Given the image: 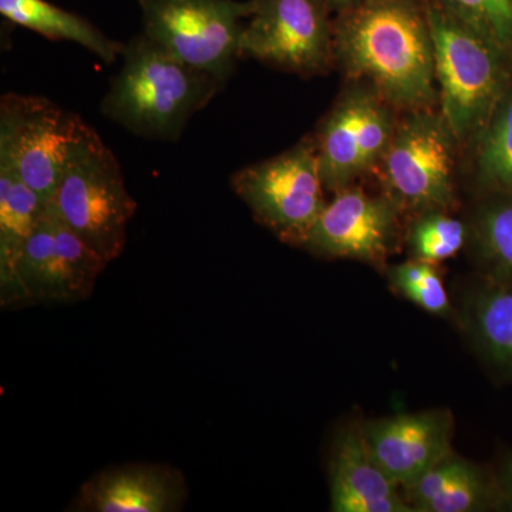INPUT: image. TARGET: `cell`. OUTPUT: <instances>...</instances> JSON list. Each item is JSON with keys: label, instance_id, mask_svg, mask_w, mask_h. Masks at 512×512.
<instances>
[{"label": "cell", "instance_id": "cell-5", "mask_svg": "<svg viewBox=\"0 0 512 512\" xmlns=\"http://www.w3.org/2000/svg\"><path fill=\"white\" fill-rule=\"evenodd\" d=\"M138 5L148 37L188 66L227 82L241 57L249 0H138Z\"/></svg>", "mask_w": 512, "mask_h": 512}, {"label": "cell", "instance_id": "cell-16", "mask_svg": "<svg viewBox=\"0 0 512 512\" xmlns=\"http://www.w3.org/2000/svg\"><path fill=\"white\" fill-rule=\"evenodd\" d=\"M47 204L32 188L9 171L0 170V302L2 306L29 303L18 275V262Z\"/></svg>", "mask_w": 512, "mask_h": 512}, {"label": "cell", "instance_id": "cell-18", "mask_svg": "<svg viewBox=\"0 0 512 512\" xmlns=\"http://www.w3.org/2000/svg\"><path fill=\"white\" fill-rule=\"evenodd\" d=\"M476 146L481 184L497 194H512V80Z\"/></svg>", "mask_w": 512, "mask_h": 512}, {"label": "cell", "instance_id": "cell-2", "mask_svg": "<svg viewBox=\"0 0 512 512\" xmlns=\"http://www.w3.org/2000/svg\"><path fill=\"white\" fill-rule=\"evenodd\" d=\"M120 57L119 73L111 80L100 110L107 120L138 137L178 141L191 117L224 86L144 32L124 45Z\"/></svg>", "mask_w": 512, "mask_h": 512}, {"label": "cell", "instance_id": "cell-3", "mask_svg": "<svg viewBox=\"0 0 512 512\" xmlns=\"http://www.w3.org/2000/svg\"><path fill=\"white\" fill-rule=\"evenodd\" d=\"M426 3L440 113L458 143H471L510 86L511 55L440 0Z\"/></svg>", "mask_w": 512, "mask_h": 512}, {"label": "cell", "instance_id": "cell-13", "mask_svg": "<svg viewBox=\"0 0 512 512\" xmlns=\"http://www.w3.org/2000/svg\"><path fill=\"white\" fill-rule=\"evenodd\" d=\"M362 429L373 460L396 487H412L453 454V421L439 410L369 421Z\"/></svg>", "mask_w": 512, "mask_h": 512}, {"label": "cell", "instance_id": "cell-22", "mask_svg": "<svg viewBox=\"0 0 512 512\" xmlns=\"http://www.w3.org/2000/svg\"><path fill=\"white\" fill-rule=\"evenodd\" d=\"M500 501L497 484L476 464L464 461L460 473L446 490L430 501L421 512H477Z\"/></svg>", "mask_w": 512, "mask_h": 512}, {"label": "cell", "instance_id": "cell-19", "mask_svg": "<svg viewBox=\"0 0 512 512\" xmlns=\"http://www.w3.org/2000/svg\"><path fill=\"white\" fill-rule=\"evenodd\" d=\"M473 329L491 362L512 372V286L495 282L477 296Z\"/></svg>", "mask_w": 512, "mask_h": 512}, {"label": "cell", "instance_id": "cell-11", "mask_svg": "<svg viewBox=\"0 0 512 512\" xmlns=\"http://www.w3.org/2000/svg\"><path fill=\"white\" fill-rule=\"evenodd\" d=\"M107 265L60 220L49 202L22 249L18 275L29 303H77L92 295Z\"/></svg>", "mask_w": 512, "mask_h": 512}, {"label": "cell", "instance_id": "cell-12", "mask_svg": "<svg viewBox=\"0 0 512 512\" xmlns=\"http://www.w3.org/2000/svg\"><path fill=\"white\" fill-rule=\"evenodd\" d=\"M402 205L389 194L343 188L326 202L301 247L325 258H348L379 264L392 251Z\"/></svg>", "mask_w": 512, "mask_h": 512}, {"label": "cell", "instance_id": "cell-17", "mask_svg": "<svg viewBox=\"0 0 512 512\" xmlns=\"http://www.w3.org/2000/svg\"><path fill=\"white\" fill-rule=\"evenodd\" d=\"M0 13L9 22L33 30L46 39L83 46L104 63L116 62L124 49V43L104 35L90 20L47 0H0Z\"/></svg>", "mask_w": 512, "mask_h": 512}, {"label": "cell", "instance_id": "cell-14", "mask_svg": "<svg viewBox=\"0 0 512 512\" xmlns=\"http://www.w3.org/2000/svg\"><path fill=\"white\" fill-rule=\"evenodd\" d=\"M188 497L181 471L164 464H124L94 474L80 488L74 511L175 512Z\"/></svg>", "mask_w": 512, "mask_h": 512}, {"label": "cell", "instance_id": "cell-10", "mask_svg": "<svg viewBox=\"0 0 512 512\" xmlns=\"http://www.w3.org/2000/svg\"><path fill=\"white\" fill-rule=\"evenodd\" d=\"M241 57L299 76L325 73L335 62L326 0H249Z\"/></svg>", "mask_w": 512, "mask_h": 512}, {"label": "cell", "instance_id": "cell-7", "mask_svg": "<svg viewBox=\"0 0 512 512\" xmlns=\"http://www.w3.org/2000/svg\"><path fill=\"white\" fill-rule=\"evenodd\" d=\"M231 185L255 221L286 244L301 245L326 205L325 185L309 137L278 156L237 171Z\"/></svg>", "mask_w": 512, "mask_h": 512}, {"label": "cell", "instance_id": "cell-26", "mask_svg": "<svg viewBox=\"0 0 512 512\" xmlns=\"http://www.w3.org/2000/svg\"><path fill=\"white\" fill-rule=\"evenodd\" d=\"M328 2L330 10L335 13L342 12V10H346L349 8H353L357 3L362 2V0H326Z\"/></svg>", "mask_w": 512, "mask_h": 512}, {"label": "cell", "instance_id": "cell-24", "mask_svg": "<svg viewBox=\"0 0 512 512\" xmlns=\"http://www.w3.org/2000/svg\"><path fill=\"white\" fill-rule=\"evenodd\" d=\"M512 56V0H440Z\"/></svg>", "mask_w": 512, "mask_h": 512}, {"label": "cell", "instance_id": "cell-21", "mask_svg": "<svg viewBox=\"0 0 512 512\" xmlns=\"http://www.w3.org/2000/svg\"><path fill=\"white\" fill-rule=\"evenodd\" d=\"M467 235L466 225L446 212H421L410 231V248L414 259L436 265L457 255L466 244Z\"/></svg>", "mask_w": 512, "mask_h": 512}, {"label": "cell", "instance_id": "cell-20", "mask_svg": "<svg viewBox=\"0 0 512 512\" xmlns=\"http://www.w3.org/2000/svg\"><path fill=\"white\" fill-rule=\"evenodd\" d=\"M477 242L497 284L512 286V194H498L481 208Z\"/></svg>", "mask_w": 512, "mask_h": 512}, {"label": "cell", "instance_id": "cell-6", "mask_svg": "<svg viewBox=\"0 0 512 512\" xmlns=\"http://www.w3.org/2000/svg\"><path fill=\"white\" fill-rule=\"evenodd\" d=\"M456 136L443 114L407 111L377 165L387 194L402 208L447 210L456 201Z\"/></svg>", "mask_w": 512, "mask_h": 512}, {"label": "cell", "instance_id": "cell-4", "mask_svg": "<svg viewBox=\"0 0 512 512\" xmlns=\"http://www.w3.org/2000/svg\"><path fill=\"white\" fill-rule=\"evenodd\" d=\"M50 205L104 261L123 254L137 204L119 161L89 124L70 148Z\"/></svg>", "mask_w": 512, "mask_h": 512}, {"label": "cell", "instance_id": "cell-9", "mask_svg": "<svg viewBox=\"0 0 512 512\" xmlns=\"http://www.w3.org/2000/svg\"><path fill=\"white\" fill-rule=\"evenodd\" d=\"M393 110L369 84L340 96L312 137L326 190L338 192L376 170L396 128Z\"/></svg>", "mask_w": 512, "mask_h": 512}, {"label": "cell", "instance_id": "cell-8", "mask_svg": "<svg viewBox=\"0 0 512 512\" xmlns=\"http://www.w3.org/2000/svg\"><path fill=\"white\" fill-rule=\"evenodd\" d=\"M82 117L30 94L0 99V170L9 171L46 202L62 177L70 148L82 136Z\"/></svg>", "mask_w": 512, "mask_h": 512}, {"label": "cell", "instance_id": "cell-23", "mask_svg": "<svg viewBox=\"0 0 512 512\" xmlns=\"http://www.w3.org/2000/svg\"><path fill=\"white\" fill-rule=\"evenodd\" d=\"M389 279L397 292L424 311L433 315H447L450 311V301L443 279L433 264L412 259L394 265L390 269Z\"/></svg>", "mask_w": 512, "mask_h": 512}, {"label": "cell", "instance_id": "cell-1", "mask_svg": "<svg viewBox=\"0 0 512 512\" xmlns=\"http://www.w3.org/2000/svg\"><path fill=\"white\" fill-rule=\"evenodd\" d=\"M333 50L346 74L394 109L439 103L426 0H362L342 10L333 20Z\"/></svg>", "mask_w": 512, "mask_h": 512}, {"label": "cell", "instance_id": "cell-15", "mask_svg": "<svg viewBox=\"0 0 512 512\" xmlns=\"http://www.w3.org/2000/svg\"><path fill=\"white\" fill-rule=\"evenodd\" d=\"M330 501L336 512H412L380 470L362 427L339 434L330 460Z\"/></svg>", "mask_w": 512, "mask_h": 512}, {"label": "cell", "instance_id": "cell-25", "mask_svg": "<svg viewBox=\"0 0 512 512\" xmlns=\"http://www.w3.org/2000/svg\"><path fill=\"white\" fill-rule=\"evenodd\" d=\"M497 487L498 493H500V503L512 511V453L505 454L501 461Z\"/></svg>", "mask_w": 512, "mask_h": 512}]
</instances>
